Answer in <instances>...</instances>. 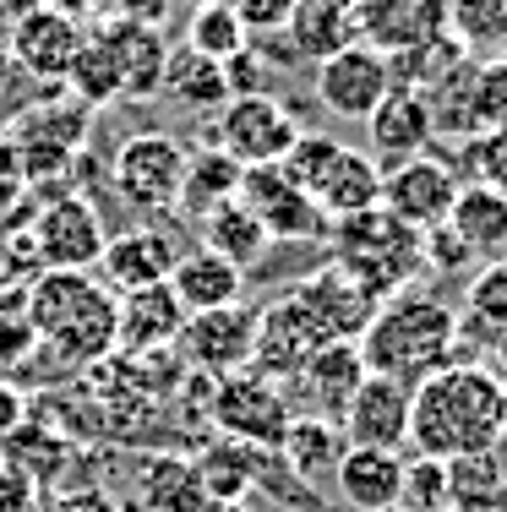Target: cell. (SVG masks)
<instances>
[{
    "mask_svg": "<svg viewBox=\"0 0 507 512\" xmlns=\"http://www.w3.org/2000/svg\"><path fill=\"white\" fill-rule=\"evenodd\" d=\"M251 338H257V311L235 300V306L186 316L175 349H180V360H186L197 376L219 382V376H235V371L251 365Z\"/></svg>",
    "mask_w": 507,
    "mask_h": 512,
    "instance_id": "cell-12",
    "label": "cell"
},
{
    "mask_svg": "<svg viewBox=\"0 0 507 512\" xmlns=\"http://www.w3.org/2000/svg\"><path fill=\"white\" fill-rule=\"evenodd\" d=\"M311 202L322 207V218H349V213H366V207H382V164L360 148H338L333 164L317 175L311 186Z\"/></svg>",
    "mask_w": 507,
    "mask_h": 512,
    "instance_id": "cell-26",
    "label": "cell"
},
{
    "mask_svg": "<svg viewBox=\"0 0 507 512\" xmlns=\"http://www.w3.org/2000/svg\"><path fill=\"white\" fill-rule=\"evenodd\" d=\"M279 458H284V469L295 474L300 485L322 491V485L333 480L338 458H344V436H338L333 420H317V414H295V425H289L284 442H279Z\"/></svg>",
    "mask_w": 507,
    "mask_h": 512,
    "instance_id": "cell-31",
    "label": "cell"
},
{
    "mask_svg": "<svg viewBox=\"0 0 507 512\" xmlns=\"http://www.w3.org/2000/svg\"><path fill=\"white\" fill-rule=\"evenodd\" d=\"M448 507V463L437 458H404V496L398 512H442Z\"/></svg>",
    "mask_w": 507,
    "mask_h": 512,
    "instance_id": "cell-43",
    "label": "cell"
},
{
    "mask_svg": "<svg viewBox=\"0 0 507 512\" xmlns=\"http://www.w3.org/2000/svg\"><path fill=\"white\" fill-rule=\"evenodd\" d=\"M300 120L279 93H251V99H229L219 115L208 120V142L224 148L240 169H257V164H279V158L295 148L300 137Z\"/></svg>",
    "mask_w": 507,
    "mask_h": 512,
    "instance_id": "cell-6",
    "label": "cell"
},
{
    "mask_svg": "<svg viewBox=\"0 0 507 512\" xmlns=\"http://www.w3.org/2000/svg\"><path fill=\"white\" fill-rule=\"evenodd\" d=\"M159 93H164V99H175L186 115H219V109L229 104L224 66H219V60L191 55L186 44H180V50H169V66H164Z\"/></svg>",
    "mask_w": 507,
    "mask_h": 512,
    "instance_id": "cell-33",
    "label": "cell"
},
{
    "mask_svg": "<svg viewBox=\"0 0 507 512\" xmlns=\"http://www.w3.org/2000/svg\"><path fill=\"white\" fill-rule=\"evenodd\" d=\"M295 306L306 311V322L317 327L322 344H360V333L371 327V316H377L382 300L371 295L366 284H355V278L344 273V267H317V273H306L295 289Z\"/></svg>",
    "mask_w": 507,
    "mask_h": 512,
    "instance_id": "cell-11",
    "label": "cell"
},
{
    "mask_svg": "<svg viewBox=\"0 0 507 512\" xmlns=\"http://www.w3.org/2000/svg\"><path fill=\"white\" fill-rule=\"evenodd\" d=\"M448 229L469 246L475 262H497V256H507V197L475 186V180H464L458 197H453Z\"/></svg>",
    "mask_w": 507,
    "mask_h": 512,
    "instance_id": "cell-29",
    "label": "cell"
},
{
    "mask_svg": "<svg viewBox=\"0 0 507 512\" xmlns=\"http://www.w3.org/2000/svg\"><path fill=\"white\" fill-rule=\"evenodd\" d=\"M82 39H88V28H82L77 17L33 0V6L11 22V66H17L22 77H39V82H66Z\"/></svg>",
    "mask_w": 507,
    "mask_h": 512,
    "instance_id": "cell-14",
    "label": "cell"
},
{
    "mask_svg": "<svg viewBox=\"0 0 507 512\" xmlns=\"http://www.w3.org/2000/svg\"><path fill=\"white\" fill-rule=\"evenodd\" d=\"M289 55L306 60V66H322L328 55L360 44V22H355V0H295L284 22Z\"/></svg>",
    "mask_w": 507,
    "mask_h": 512,
    "instance_id": "cell-25",
    "label": "cell"
},
{
    "mask_svg": "<svg viewBox=\"0 0 507 512\" xmlns=\"http://www.w3.org/2000/svg\"><path fill=\"white\" fill-rule=\"evenodd\" d=\"M420 251H426V273H464V267H480L475 256H469V246L453 235L448 224L426 229V235H420Z\"/></svg>",
    "mask_w": 507,
    "mask_h": 512,
    "instance_id": "cell-45",
    "label": "cell"
},
{
    "mask_svg": "<svg viewBox=\"0 0 507 512\" xmlns=\"http://www.w3.org/2000/svg\"><path fill=\"white\" fill-rule=\"evenodd\" d=\"M186 6H213V0H186Z\"/></svg>",
    "mask_w": 507,
    "mask_h": 512,
    "instance_id": "cell-50",
    "label": "cell"
},
{
    "mask_svg": "<svg viewBox=\"0 0 507 512\" xmlns=\"http://www.w3.org/2000/svg\"><path fill=\"white\" fill-rule=\"evenodd\" d=\"M235 197L257 213V224L268 229V240H322V235H328L322 207L311 202L279 164L240 169V191H235Z\"/></svg>",
    "mask_w": 507,
    "mask_h": 512,
    "instance_id": "cell-13",
    "label": "cell"
},
{
    "mask_svg": "<svg viewBox=\"0 0 507 512\" xmlns=\"http://www.w3.org/2000/svg\"><path fill=\"white\" fill-rule=\"evenodd\" d=\"M355 22L360 44L398 60L448 33V0H355Z\"/></svg>",
    "mask_w": 507,
    "mask_h": 512,
    "instance_id": "cell-18",
    "label": "cell"
},
{
    "mask_svg": "<svg viewBox=\"0 0 507 512\" xmlns=\"http://www.w3.org/2000/svg\"><path fill=\"white\" fill-rule=\"evenodd\" d=\"M180 169H186V142L169 131H137L115 148L110 186L131 213H169L180 202Z\"/></svg>",
    "mask_w": 507,
    "mask_h": 512,
    "instance_id": "cell-8",
    "label": "cell"
},
{
    "mask_svg": "<svg viewBox=\"0 0 507 512\" xmlns=\"http://www.w3.org/2000/svg\"><path fill=\"white\" fill-rule=\"evenodd\" d=\"M469 115H475V137L480 131H507V55H491L475 66V99H469Z\"/></svg>",
    "mask_w": 507,
    "mask_h": 512,
    "instance_id": "cell-41",
    "label": "cell"
},
{
    "mask_svg": "<svg viewBox=\"0 0 507 512\" xmlns=\"http://www.w3.org/2000/svg\"><path fill=\"white\" fill-rule=\"evenodd\" d=\"M142 496H148V512H213L208 491H202L191 458H175V453H153L142 463Z\"/></svg>",
    "mask_w": 507,
    "mask_h": 512,
    "instance_id": "cell-34",
    "label": "cell"
},
{
    "mask_svg": "<svg viewBox=\"0 0 507 512\" xmlns=\"http://www.w3.org/2000/svg\"><path fill=\"white\" fill-rule=\"evenodd\" d=\"M224 6L240 17V28H246L251 39H268V33H284L295 0H224Z\"/></svg>",
    "mask_w": 507,
    "mask_h": 512,
    "instance_id": "cell-46",
    "label": "cell"
},
{
    "mask_svg": "<svg viewBox=\"0 0 507 512\" xmlns=\"http://www.w3.org/2000/svg\"><path fill=\"white\" fill-rule=\"evenodd\" d=\"M28 240L39 273H88L110 246V229H104V213L82 191H66V197H50L39 207Z\"/></svg>",
    "mask_w": 507,
    "mask_h": 512,
    "instance_id": "cell-7",
    "label": "cell"
},
{
    "mask_svg": "<svg viewBox=\"0 0 507 512\" xmlns=\"http://www.w3.org/2000/svg\"><path fill=\"white\" fill-rule=\"evenodd\" d=\"M240 191V164L224 148H213L208 137L197 148H186V169H180V213L186 218H208L213 207H224Z\"/></svg>",
    "mask_w": 507,
    "mask_h": 512,
    "instance_id": "cell-30",
    "label": "cell"
},
{
    "mask_svg": "<svg viewBox=\"0 0 507 512\" xmlns=\"http://www.w3.org/2000/svg\"><path fill=\"white\" fill-rule=\"evenodd\" d=\"M39 355L66 365H99L115 349V295L93 273H39L22 300Z\"/></svg>",
    "mask_w": 507,
    "mask_h": 512,
    "instance_id": "cell-3",
    "label": "cell"
},
{
    "mask_svg": "<svg viewBox=\"0 0 507 512\" xmlns=\"http://www.w3.org/2000/svg\"><path fill=\"white\" fill-rule=\"evenodd\" d=\"M366 360H360L355 344H322L317 355H311L306 365H300V376L289 387L300 393V404H306V414H317V420H333L349 409V398L360 393V382H366Z\"/></svg>",
    "mask_w": 507,
    "mask_h": 512,
    "instance_id": "cell-22",
    "label": "cell"
},
{
    "mask_svg": "<svg viewBox=\"0 0 507 512\" xmlns=\"http://www.w3.org/2000/svg\"><path fill=\"white\" fill-rule=\"evenodd\" d=\"M502 55H507V44H502Z\"/></svg>",
    "mask_w": 507,
    "mask_h": 512,
    "instance_id": "cell-51",
    "label": "cell"
},
{
    "mask_svg": "<svg viewBox=\"0 0 507 512\" xmlns=\"http://www.w3.org/2000/svg\"><path fill=\"white\" fill-rule=\"evenodd\" d=\"M458 186H464V175H458L448 158L415 153V158H404V164L382 169V207H388L398 224L415 229V235H426V229L448 224Z\"/></svg>",
    "mask_w": 507,
    "mask_h": 512,
    "instance_id": "cell-9",
    "label": "cell"
},
{
    "mask_svg": "<svg viewBox=\"0 0 507 512\" xmlns=\"http://www.w3.org/2000/svg\"><path fill=\"white\" fill-rule=\"evenodd\" d=\"M502 431H507V382L486 360L458 355L437 376L409 387V447H415V458L453 463V458L497 453Z\"/></svg>",
    "mask_w": 507,
    "mask_h": 512,
    "instance_id": "cell-1",
    "label": "cell"
},
{
    "mask_svg": "<svg viewBox=\"0 0 507 512\" xmlns=\"http://www.w3.org/2000/svg\"><path fill=\"white\" fill-rule=\"evenodd\" d=\"M393 93V60L371 44H349L317 66V99L338 120H366Z\"/></svg>",
    "mask_w": 507,
    "mask_h": 512,
    "instance_id": "cell-15",
    "label": "cell"
},
{
    "mask_svg": "<svg viewBox=\"0 0 507 512\" xmlns=\"http://www.w3.org/2000/svg\"><path fill=\"white\" fill-rule=\"evenodd\" d=\"M169 289H175L180 311L197 316V311L235 306L240 289H246V273H240L235 262H224L219 251H208V246H186L180 262H175V273H169Z\"/></svg>",
    "mask_w": 507,
    "mask_h": 512,
    "instance_id": "cell-27",
    "label": "cell"
},
{
    "mask_svg": "<svg viewBox=\"0 0 507 512\" xmlns=\"http://www.w3.org/2000/svg\"><path fill=\"white\" fill-rule=\"evenodd\" d=\"M333 491L355 512H393L404 496V453H382V447H344L333 469Z\"/></svg>",
    "mask_w": 507,
    "mask_h": 512,
    "instance_id": "cell-24",
    "label": "cell"
},
{
    "mask_svg": "<svg viewBox=\"0 0 507 512\" xmlns=\"http://www.w3.org/2000/svg\"><path fill=\"white\" fill-rule=\"evenodd\" d=\"M66 88H71V99H82L93 109L120 99V71H115L110 50L99 44V33L82 39V50H77V60H71V71H66Z\"/></svg>",
    "mask_w": 507,
    "mask_h": 512,
    "instance_id": "cell-39",
    "label": "cell"
},
{
    "mask_svg": "<svg viewBox=\"0 0 507 512\" xmlns=\"http://www.w3.org/2000/svg\"><path fill=\"white\" fill-rule=\"evenodd\" d=\"M268 458L262 447H246V442H229V436H219V442L202 447V458H191V469H197L202 491L213 496V502H246L251 491L262 485V474H268Z\"/></svg>",
    "mask_w": 507,
    "mask_h": 512,
    "instance_id": "cell-28",
    "label": "cell"
},
{
    "mask_svg": "<svg viewBox=\"0 0 507 512\" xmlns=\"http://www.w3.org/2000/svg\"><path fill=\"white\" fill-rule=\"evenodd\" d=\"M458 153H464V180L507 197V131H480V137L458 142Z\"/></svg>",
    "mask_w": 507,
    "mask_h": 512,
    "instance_id": "cell-42",
    "label": "cell"
},
{
    "mask_svg": "<svg viewBox=\"0 0 507 512\" xmlns=\"http://www.w3.org/2000/svg\"><path fill=\"white\" fill-rule=\"evenodd\" d=\"M507 496V463L497 453L480 458H453L448 463V507L458 512H491Z\"/></svg>",
    "mask_w": 507,
    "mask_h": 512,
    "instance_id": "cell-37",
    "label": "cell"
},
{
    "mask_svg": "<svg viewBox=\"0 0 507 512\" xmlns=\"http://www.w3.org/2000/svg\"><path fill=\"white\" fill-rule=\"evenodd\" d=\"M33 355H39V338H33L28 316H22V306L0 311V371H22Z\"/></svg>",
    "mask_w": 507,
    "mask_h": 512,
    "instance_id": "cell-44",
    "label": "cell"
},
{
    "mask_svg": "<svg viewBox=\"0 0 507 512\" xmlns=\"http://www.w3.org/2000/svg\"><path fill=\"white\" fill-rule=\"evenodd\" d=\"M393 512H398V507H393Z\"/></svg>",
    "mask_w": 507,
    "mask_h": 512,
    "instance_id": "cell-52",
    "label": "cell"
},
{
    "mask_svg": "<svg viewBox=\"0 0 507 512\" xmlns=\"http://www.w3.org/2000/svg\"><path fill=\"white\" fill-rule=\"evenodd\" d=\"M360 360L371 376H393L404 387H420L442 365L458 360V311L437 295H404L382 300L371 327L360 333Z\"/></svg>",
    "mask_w": 507,
    "mask_h": 512,
    "instance_id": "cell-2",
    "label": "cell"
},
{
    "mask_svg": "<svg viewBox=\"0 0 507 512\" xmlns=\"http://www.w3.org/2000/svg\"><path fill=\"white\" fill-rule=\"evenodd\" d=\"M28 420H33V414H28V393H22L17 382H6V376H0V442H11V436H17Z\"/></svg>",
    "mask_w": 507,
    "mask_h": 512,
    "instance_id": "cell-47",
    "label": "cell"
},
{
    "mask_svg": "<svg viewBox=\"0 0 507 512\" xmlns=\"http://www.w3.org/2000/svg\"><path fill=\"white\" fill-rule=\"evenodd\" d=\"M213 512H251L246 502H224V507H213Z\"/></svg>",
    "mask_w": 507,
    "mask_h": 512,
    "instance_id": "cell-49",
    "label": "cell"
},
{
    "mask_svg": "<svg viewBox=\"0 0 507 512\" xmlns=\"http://www.w3.org/2000/svg\"><path fill=\"white\" fill-rule=\"evenodd\" d=\"M491 371H497L502 382H507V327H502L497 338H491Z\"/></svg>",
    "mask_w": 507,
    "mask_h": 512,
    "instance_id": "cell-48",
    "label": "cell"
},
{
    "mask_svg": "<svg viewBox=\"0 0 507 512\" xmlns=\"http://www.w3.org/2000/svg\"><path fill=\"white\" fill-rule=\"evenodd\" d=\"M175 262H180L175 235L159 224H137V229L110 235V246L99 256V273L110 295H131V289H148V284H169Z\"/></svg>",
    "mask_w": 507,
    "mask_h": 512,
    "instance_id": "cell-19",
    "label": "cell"
},
{
    "mask_svg": "<svg viewBox=\"0 0 507 512\" xmlns=\"http://www.w3.org/2000/svg\"><path fill=\"white\" fill-rule=\"evenodd\" d=\"M295 414L300 409L289 404L284 387L268 382V376H257L251 365L235 376H219V382H213V398H208V420L219 425V436L262 447V453H279V442H284L289 425H295Z\"/></svg>",
    "mask_w": 507,
    "mask_h": 512,
    "instance_id": "cell-5",
    "label": "cell"
},
{
    "mask_svg": "<svg viewBox=\"0 0 507 512\" xmlns=\"http://www.w3.org/2000/svg\"><path fill=\"white\" fill-rule=\"evenodd\" d=\"M366 137H371V158H388V164H404V158H415V153H431V142H437L431 104L420 99L415 88H393L388 99L366 115Z\"/></svg>",
    "mask_w": 507,
    "mask_h": 512,
    "instance_id": "cell-23",
    "label": "cell"
},
{
    "mask_svg": "<svg viewBox=\"0 0 507 512\" xmlns=\"http://www.w3.org/2000/svg\"><path fill=\"white\" fill-rule=\"evenodd\" d=\"M328 262L344 267L355 284H366L377 300H393L426 273V251L409 224H398L388 207H366L328 224Z\"/></svg>",
    "mask_w": 507,
    "mask_h": 512,
    "instance_id": "cell-4",
    "label": "cell"
},
{
    "mask_svg": "<svg viewBox=\"0 0 507 512\" xmlns=\"http://www.w3.org/2000/svg\"><path fill=\"white\" fill-rule=\"evenodd\" d=\"M338 436L344 447H382V453H404L409 447V387L393 376H366L349 409L338 414Z\"/></svg>",
    "mask_w": 507,
    "mask_h": 512,
    "instance_id": "cell-17",
    "label": "cell"
},
{
    "mask_svg": "<svg viewBox=\"0 0 507 512\" xmlns=\"http://www.w3.org/2000/svg\"><path fill=\"white\" fill-rule=\"evenodd\" d=\"M99 44L110 50L120 71V99H153L169 66V39L148 22H126V17H104Z\"/></svg>",
    "mask_w": 507,
    "mask_h": 512,
    "instance_id": "cell-21",
    "label": "cell"
},
{
    "mask_svg": "<svg viewBox=\"0 0 507 512\" xmlns=\"http://www.w3.org/2000/svg\"><path fill=\"white\" fill-rule=\"evenodd\" d=\"M0 458L11 463V469L22 474V480H33V485H44V480H55V469H60V458H66V442L50 431H39V425H22L11 442H0Z\"/></svg>",
    "mask_w": 507,
    "mask_h": 512,
    "instance_id": "cell-40",
    "label": "cell"
},
{
    "mask_svg": "<svg viewBox=\"0 0 507 512\" xmlns=\"http://www.w3.org/2000/svg\"><path fill=\"white\" fill-rule=\"evenodd\" d=\"M202 224V246L208 251H219L224 262H235L240 273H251V267L262 262V256L273 251V240H268V229L257 224V213H251L240 197H229L224 207H213L208 218H197Z\"/></svg>",
    "mask_w": 507,
    "mask_h": 512,
    "instance_id": "cell-32",
    "label": "cell"
},
{
    "mask_svg": "<svg viewBox=\"0 0 507 512\" xmlns=\"http://www.w3.org/2000/svg\"><path fill=\"white\" fill-rule=\"evenodd\" d=\"M251 44V33L240 28V17L224 6V0H213V6H191V17H186V50L191 55H202V60H224L229 55H240Z\"/></svg>",
    "mask_w": 507,
    "mask_h": 512,
    "instance_id": "cell-38",
    "label": "cell"
},
{
    "mask_svg": "<svg viewBox=\"0 0 507 512\" xmlns=\"http://www.w3.org/2000/svg\"><path fill=\"white\" fill-rule=\"evenodd\" d=\"M448 39L469 60H491L507 44V0H448Z\"/></svg>",
    "mask_w": 507,
    "mask_h": 512,
    "instance_id": "cell-36",
    "label": "cell"
},
{
    "mask_svg": "<svg viewBox=\"0 0 507 512\" xmlns=\"http://www.w3.org/2000/svg\"><path fill=\"white\" fill-rule=\"evenodd\" d=\"M317 349H322L317 327L306 322V311L295 306V295H289V289L257 311V338H251V371H257V376L289 387L300 376V365L317 355Z\"/></svg>",
    "mask_w": 507,
    "mask_h": 512,
    "instance_id": "cell-16",
    "label": "cell"
},
{
    "mask_svg": "<svg viewBox=\"0 0 507 512\" xmlns=\"http://www.w3.org/2000/svg\"><path fill=\"white\" fill-rule=\"evenodd\" d=\"M93 131V104L82 99H39L17 115V148H22V180H44L66 169L82 153Z\"/></svg>",
    "mask_w": 507,
    "mask_h": 512,
    "instance_id": "cell-10",
    "label": "cell"
},
{
    "mask_svg": "<svg viewBox=\"0 0 507 512\" xmlns=\"http://www.w3.org/2000/svg\"><path fill=\"white\" fill-rule=\"evenodd\" d=\"M180 327H186V311H180L169 284L115 295V349H126V355L142 360V355H159V349H175Z\"/></svg>",
    "mask_w": 507,
    "mask_h": 512,
    "instance_id": "cell-20",
    "label": "cell"
},
{
    "mask_svg": "<svg viewBox=\"0 0 507 512\" xmlns=\"http://www.w3.org/2000/svg\"><path fill=\"white\" fill-rule=\"evenodd\" d=\"M507 327V256L497 262H480L475 278L464 289V311H458V338H497Z\"/></svg>",
    "mask_w": 507,
    "mask_h": 512,
    "instance_id": "cell-35",
    "label": "cell"
}]
</instances>
